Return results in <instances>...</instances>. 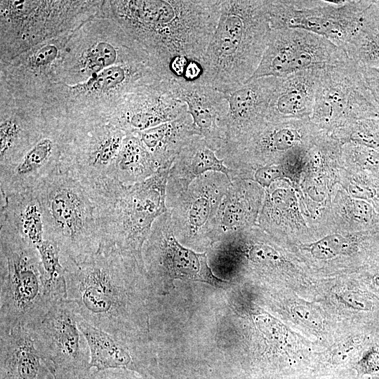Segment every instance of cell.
<instances>
[{
  "mask_svg": "<svg viewBox=\"0 0 379 379\" xmlns=\"http://www.w3.org/2000/svg\"><path fill=\"white\" fill-rule=\"evenodd\" d=\"M222 0H104L112 18L168 72L178 59L198 61L216 28Z\"/></svg>",
  "mask_w": 379,
  "mask_h": 379,
  "instance_id": "obj_1",
  "label": "cell"
},
{
  "mask_svg": "<svg viewBox=\"0 0 379 379\" xmlns=\"http://www.w3.org/2000/svg\"><path fill=\"white\" fill-rule=\"evenodd\" d=\"M66 299L87 323L125 340L139 328L145 266L118 250L100 251L81 262L60 260Z\"/></svg>",
  "mask_w": 379,
  "mask_h": 379,
  "instance_id": "obj_2",
  "label": "cell"
},
{
  "mask_svg": "<svg viewBox=\"0 0 379 379\" xmlns=\"http://www.w3.org/2000/svg\"><path fill=\"white\" fill-rule=\"evenodd\" d=\"M270 1L222 0L216 28L199 60L197 80L227 93L256 71L272 31Z\"/></svg>",
  "mask_w": 379,
  "mask_h": 379,
  "instance_id": "obj_3",
  "label": "cell"
},
{
  "mask_svg": "<svg viewBox=\"0 0 379 379\" xmlns=\"http://www.w3.org/2000/svg\"><path fill=\"white\" fill-rule=\"evenodd\" d=\"M172 79L153 61L122 63L73 84H54L43 101L47 120L64 128L107 122L121 100L138 88Z\"/></svg>",
  "mask_w": 379,
  "mask_h": 379,
  "instance_id": "obj_4",
  "label": "cell"
},
{
  "mask_svg": "<svg viewBox=\"0 0 379 379\" xmlns=\"http://www.w3.org/2000/svg\"><path fill=\"white\" fill-rule=\"evenodd\" d=\"M173 162L141 182L124 185L115 178L91 195L99 219L100 251L116 249L144 265L143 245L155 220L168 211L166 186Z\"/></svg>",
  "mask_w": 379,
  "mask_h": 379,
  "instance_id": "obj_5",
  "label": "cell"
},
{
  "mask_svg": "<svg viewBox=\"0 0 379 379\" xmlns=\"http://www.w3.org/2000/svg\"><path fill=\"white\" fill-rule=\"evenodd\" d=\"M44 212L46 238L60 251V260L81 262L98 253L101 236L96 205L79 180L59 170L34 190Z\"/></svg>",
  "mask_w": 379,
  "mask_h": 379,
  "instance_id": "obj_6",
  "label": "cell"
},
{
  "mask_svg": "<svg viewBox=\"0 0 379 379\" xmlns=\"http://www.w3.org/2000/svg\"><path fill=\"white\" fill-rule=\"evenodd\" d=\"M0 332L35 328L56 302L47 292L36 247L4 221H0Z\"/></svg>",
  "mask_w": 379,
  "mask_h": 379,
  "instance_id": "obj_7",
  "label": "cell"
},
{
  "mask_svg": "<svg viewBox=\"0 0 379 379\" xmlns=\"http://www.w3.org/2000/svg\"><path fill=\"white\" fill-rule=\"evenodd\" d=\"M104 0H1L0 63L74 32L101 13Z\"/></svg>",
  "mask_w": 379,
  "mask_h": 379,
  "instance_id": "obj_8",
  "label": "cell"
},
{
  "mask_svg": "<svg viewBox=\"0 0 379 379\" xmlns=\"http://www.w3.org/2000/svg\"><path fill=\"white\" fill-rule=\"evenodd\" d=\"M144 61L153 60L116 20L100 13L72 34L55 84H79L112 66Z\"/></svg>",
  "mask_w": 379,
  "mask_h": 379,
  "instance_id": "obj_9",
  "label": "cell"
},
{
  "mask_svg": "<svg viewBox=\"0 0 379 379\" xmlns=\"http://www.w3.org/2000/svg\"><path fill=\"white\" fill-rule=\"evenodd\" d=\"M59 127L64 134L60 172L74 177L88 191L116 178V163L126 132L107 122Z\"/></svg>",
  "mask_w": 379,
  "mask_h": 379,
  "instance_id": "obj_10",
  "label": "cell"
},
{
  "mask_svg": "<svg viewBox=\"0 0 379 379\" xmlns=\"http://www.w3.org/2000/svg\"><path fill=\"white\" fill-rule=\"evenodd\" d=\"M365 118H379L360 67L347 58L321 69L311 121L331 128Z\"/></svg>",
  "mask_w": 379,
  "mask_h": 379,
  "instance_id": "obj_11",
  "label": "cell"
},
{
  "mask_svg": "<svg viewBox=\"0 0 379 379\" xmlns=\"http://www.w3.org/2000/svg\"><path fill=\"white\" fill-rule=\"evenodd\" d=\"M371 1H270L272 29L297 28L324 36L343 49Z\"/></svg>",
  "mask_w": 379,
  "mask_h": 379,
  "instance_id": "obj_12",
  "label": "cell"
},
{
  "mask_svg": "<svg viewBox=\"0 0 379 379\" xmlns=\"http://www.w3.org/2000/svg\"><path fill=\"white\" fill-rule=\"evenodd\" d=\"M231 181L225 175L209 171L195 178L188 189L166 197L174 234L192 247L215 244V218Z\"/></svg>",
  "mask_w": 379,
  "mask_h": 379,
  "instance_id": "obj_13",
  "label": "cell"
},
{
  "mask_svg": "<svg viewBox=\"0 0 379 379\" xmlns=\"http://www.w3.org/2000/svg\"><path fill=\"white\" fill-rule=\"evenodd\" d=\"M347 58L343 49L314 33L297 28L272 29L262 60L249 80L322 69Z\"/></svg>",
  "mask_w": 379,
  "mask_h": 379,
  "instance_id": "obj_14",
  "label": "cell"
},
{
  "mask_svg": "<svg viewBox=\"0 0 379 379\" xmlns=\"http://www.w3.org/2000/svg\"><path fill=\"white\" fill-rule=\"evenodd\" d=\"M142 253L147 274L159 281L178 279L218 287L229 284L214 275L208 265L207 253H197L178 241L168 211L155 220Z\"/></svg>",
  "mask_w": 379,
  "mask_h": 379,
  "instance_id": "obj_15",
  "label": "cell"
},
{
  "mask_svg": "<svg viewBox=\"0 0 379 379\" xmlns=\"http://www.w3.org/2000/svg\"><path fill=\"white\" fill-rule=\"evenodd\" d=\"M72 32L41 43L5 63H0V87L15 97L43 103L53 84Z\"/></svg>",
  "mask_w": 379,
  "mask_h": 379,
  "instance_id": "obj_16",
  "label": "cell"
},
{
  "mask_svg": "<svg viewBox=\"0 0 379 379\" xmlns=\"http://www.w3.org/2000/svg\"><path fill=\"white\" fill-rule=\"evenodd\" d=\"M39 346L53 366L66 373L90 368L91 353L78 325V314L66 298L55 302L33 328Z\"/></svg>",
  "mask_w": 379,
  "mask_h": 379,
  "instance_id": "obj_17",
  "label": "cell"
},
{
  "mask_svg": "<svg viewBox=\"0 0 379 379\" xmlns=\"http://www.w3.org/2000/svg\"><path fill=\"white\" fill-rule=\"evenodd\" d=\"M171 81L149 84L128 93L107 122L127 134L136 133L187 114V105L173 94Z\"/></svg>",
  "mask_w": 379,
  "mask_h": 379,
  "instance_id": "obj_18",
  "label": "cell"
},
{
  "mask_svg": "<svg viewBox=\"0 0 379 379\" xmlns=\"http://www.w3.org/2000/svg\"><path fill=\"white\" fill-rule=\"evenodd\" d=\"M47 128L43 103L0 87V172L13 166Z\"/></svg>",
  "mask_w": 379,
  "mask_h": 379,
  "instance_id": "obj_19",
  "label": "cell"
},
{
  "mask_svg": "<svg viewBox=\"0 0 379 379\" xmlns=\"http://www.w3.org/2000/svg\"><path fill=\"white\" fill-rule=\"evenodd\" d=\"M310 119L267 121L252 133L226 142L215 152L231 171L248 161H269L279 154L298 149L305 140Z\"/></svg>",
  "mask_w": 379,
  "mask_h": 379,
  "instance_id": "obj_20",
  "label": "cell"
},
{
  "mask_svg": "<svg viewBox=\"0 0 379 379\" xmlns=\"http://www.w3.org/2000/svg\"><path fill=\"white\" fill-rule=\"evenodd\" d=\"M279 77H265L247 81L224 93L228 103L220 123L225 142L237 141L260 128L267 121L269 106Z\"/></svg>",
  "mask_w": 379,
  "mask_h": 379,
  "instance_id": "obj_21",
  "label": "cell"
},
{
  "mask_svg": "<svg viewBox=\"0 0 379 379\" xmlns=\"http://www.w3.org/2000/svg\"><path fill=\"white\" fill-rule=\"evenodd\" d=\"M46 121L47 128L41 139L13 166L0 172L1 197L34 190L44 179L59 170L63 133L55 123Z\"/></svg>",
  "mask_w": 379,
  "mask_h": 379,
  "instance_id": "obj_22",
  "label": "cell"
},
{
  "mask_svg": "<svg viewBox=\"0 0 379 379\" xmlns=\"http://www.w3.org/2000/svg\"><path fill=\"white\" fill-rule=\"evenodd\" d=\"M171 82L173 94L187 105L188 114L208 147L218 151L225 142L220 126L228 109L225 94L197 81L172 79Z\"/></svg>",
  "mask_w": 379,
  "mask_h": 379,
  "instance_id": "obj_23",
  "label": "cell"
},
{
  "mask_svg": "<svg viewBox=\"0 0 379 379\" xmlns=\"http://www.w3.org/2000/svg\"><path fill=\"white\" fill-rule=\"evenodd\" d=\"M2 379H44L54 368L43 353L33 328L19 326L0 332Z\"/></svg>",
  "mask_w": 379,
  "mask_h": 379,
  "instance_id": "obj_24",
  "label": "cell"
},
{
  "mask_svg": "<svg viewBox=\"0 0 379 379\" xmlns=\"http://www.w3.org/2000/svg\"><path fill=\"white\" fill-rule=\"evenodd\" d=\"M321 70L308 69L279 77L269 106L267 121L310 119Z\"/></svg>",
  "mask_w": 379,
  "mask_h": 379,
  "instance_id": "obj_25",
  "label": "cell"
},
{
  "mask_svg": "<svg viewBox=\"0 0 379 379\" xmlns=\"http://www.w3.org/2000/svg\"><path fill=\"white\" fill-rule=\"evenodd\" d=\"M209 171L223 173L231 181V170L208 147L201 135H196L183 147L173 160L166 197L186 191L195 178Z\"/></svg>",
  "mask_w": 379,
  "mask_h": 379,
  "instance_id": "obj_26",
  "label": "cell"
},
{
  "mask_svg": "<svg viewBox=\"0 0 379 379\" xmlns=\"http://www.w3.org/2000/svg\"><path fill=\"white\" fill-rule=\"evenodd\" d=\"M141 140L159 168L173 161L194 136L201 135L187 114L154 128L133 133Z\"/></svg>",
  "mask_w": 379,
  "mask_h": 379,
  "instance_id": "obj_27",
  "label": "cell"
},
{
  "mask_svg": "<svg viewBox=\"0 0 379 379\" xmlns=\"http://www.w3.org/2000/svg\"><path fill=\"white\" fill-rule=\"evenodd\" d=\"M0 199V221L5 222L36 247L44 241V212L34 190L1 196Z\"/></svg>",
  "mask_w": 379,
  "mask_h": 379,
  "instance_id": "obj_28",
  "label": "cell"
},
{
  "mask_svg": "<svg viewBox=\"0 0 379 379\" xmlns=\"http://www.w3.org/2000/svg\"><path fill=\"white\" fill-rule=\"evenodd\" d=\"M78 325L89 346L90 368L103 371L133 364V356L124 340L94 327L79 314Z\"/></svg>",
  "mask_w": 379,
  "mask_h": 379,
  "instance_id": "obj_29",
  "label": "cell"
},
{
  "mask_svg": "<svg viewBox=\"0 0 379 379\" xmlns=\"http://www.w3.org/2000/svg\"><path fill=\"white\" fill-rule=\"evenodd\" d=\"M241 179L233 178L223 197L215 218V244L242 231L251 220L252 208L248 192Z\"/></svg>",
  "mask_w": 379,
  "mask_h": 379,
  "instance_id": "obj_30",
  "label": "cell"
},
{
  "mask_svg": "<svg viewBox=\"0 0 379 379\" xmlns=\"http://www.w3.org/2000/svg\"><path fill=\"white\" fill-rule=\"evenodd\" d=\"M343 50L361 67H379V1H371Z\"/></svg>",
  "mask_w": 379,
  "mask_h": 379,
  "instance_id": "obj_31",
  "label": "cell"
},
{
  "mask_svg": "<svg viewBox=\"0 0 379 379\" xmlns=\"http://www.w3.org/2000/svg\"><path fill=\"white\" fill-rule=\"evenodd\" d=\"M159 168L140 138L128 133L117 160L116 179L124 185H132L147 180Z\"/></svg>",
  "mask_w": 379,
  "mask_h": 379,
  "instance_id": "obj_32",
  "label": "cell"
},
{
  "mask_svg": "<svg viewBox=\"0 0 379 379\" xmlns=\"http://www.w3.org/2000/svg\"><path fill=\"white\" fill-rule=\"evenodd\" d=\"M36 248L40 255L48 293L55 302L66 298L65 270L60 262L58 246L46 238Z\"/></svg>",
  "mask_w": 379,
  "mask_h": 379,
  "instance_id": "obj_33",
  "label": "cell"
},
{
  "mask_svg": "<svg viewBox=\"0 0 379 379\" xmlns=\"http://www.w3.org/2000/svg\"><path fill=\"white\" fill-rule=\"evenodd\" d=\"M343 133L352 142L379 149V118H365L353 121Z\"/></svg>",
  "mask_w": 379,
  "mask_h": 379,
  "instance_id": "obj_34",
  "label": "cell"
},
{
  "mask_svg": "<svg viewBox=\"0 0 379 379\" xmlns=\"http://www.w3.org/2000/svg\"><path fill=\"white\" fill-rule=\"evenodd\" d=\"M351 249L350 241L340 234L327 236L314 244L311 253L320 260H327L338 255L346 254Z\"/></svg>",
  "mask_w": 379,
  "mask_h": 379,
  "instance_id": "obj_35",
  "label": "cell"
},
{
  "mask_svg": "<svg viewBox=\"0 0 379 379\" xmlns=\"http://www.w3.org/2000/svg\"><path fill=\"white\" fill-rule=\"evenodd\" d=\"M347 151L349 157L361 168L379 174V149L353 142Z\"/></svg>",
  "mask_w": 379,
  "mask_h": 379,
  "instance_id": "obj_36",
  "label": "cell"
},
{
  "mask_svg": "<svg viewBox=\"0 0 379 379\" xmlns=\"http://www.w3.org/2000/svg\"><path fill=\"white\" fill-rule=\"evenodd\" d=\"M247 257L250 261L266 267H274L280 264L281 257L278 252L267 244H253L247 251Z\"/></svg>",
  "mask_w": 379,
  "mask_h": 379,
  "instance_id": "obj_37",
  "label": "cell"
},
{
  "mask_svg": "<svg viewBox=\"0 0 379 379\" xmlns=\"http://www.w3.org/2000/svg\"><path fill=\"white\" fill-rule=\"evenodd\" d=\"M281 175L279 166L267 165L258 168L253 175L254 180L260 185L269 187L271 183Z\"/></svg>",
  "mask_w": 379,
  "mask_h": 379,
  "instance_id": "obj_38",
  "label": "cell"
},
{
  "mask_svg": "<svg viewBox=\"0 0 379 379\" xmlns=\"http://www.w3.org/2000/svg\"><path fill=\"white\" fill-rule=\"evenodd\" d=\"M359 67L365 83L379 107V67Z\"/></svg>",
  "mask_w": 379,
  "mask_h": 379,
  "instance_id": "obj_39",
  "label": "cell"
},
{
  "mask_svg": "<svg viewBox=\"0 0 379 379\" xmlns=\"http://www.w3.org/2000/svg\"><path fill=\"white\" fill-rule=\"evenodd\" d=\"M354 219L360 223L368 224L373 219V209L370 204L363 200H356L352 205Z\"/></svg>",
  "mask_w": 379,
  "mask_h": 379,
  "instance_id": "obj_40",
  "label": "cell"
},
{
  "mask_svg": "<svg viewBox=\"0 0 379 379\" xmlns=\"http://www.w3.org/2000/svg\"><path fill=\"white\" fill-rule=\"evenodd\" d=\"M361 366L364 372H373L379 369V353L373 352L364 358Z\"/></svg>",
  "mask_w": 379,
  "mask_h": 379,
  "instance_id": "obj_41",
  "label": "cell"
},
{
  "mask_svg": "<svg viewBox=\"0 0 379 379\" xmlns=\"http://www.w3.org/2000/svg\"><path fill=\"white\" fill-rule=\"evenodd\" d=\"M375 281L379 285V274L375 277Z\"/></svg>",
  "mask_w": 379,
  "mask_h": 379,
  "instance_id": "obj_42",
  "label": "cell"
}]
</instances>
